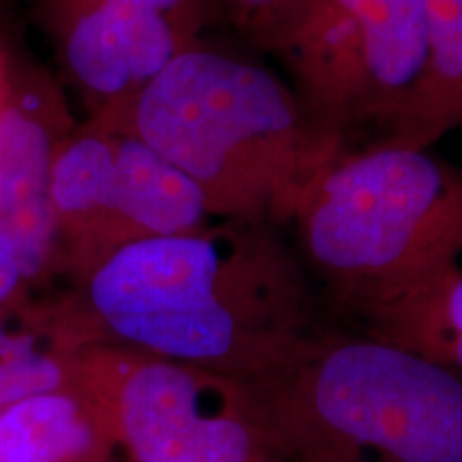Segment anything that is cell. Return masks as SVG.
Segmentation results:
<instances>
[{"mask_svg":"<svg viewBox=\"0 0 462 462\" xmlns=\"http://www.w3.org/2000/svg\"><path fill=\"white\" fill-rule=\"evenodd\" d=\"M435 362L443 364V366L452 368V371L462 374V337L443 346V349L439 351Z\"/></svg>","mask_w":462,"mask_h":462,"instance_id":"obj_18","label":"cell"},{"mask_svg":"<svg viewBox=\"0 0 462 462\" xmlns=\"http://www.w3.org/2000/svg\"><path fill=\"white\" fill-rule=\"evenodd\" d=\"M123 3L170 17L195 32L201 31L206 20V0H123Z\"/></svg>","mask_w":462,"mask_h":462,"instance_id":"obj_15","label":"cell"},{"mask_svg":"<svg viewBox=\"0 0 462 462\" xmlns=\"http://www.w3.org/2000/svg\"><path fill=\"white\" fill-rule=\"evenodd\" d=\"M15 78V60L9 56L7 48L0 43V109L7 106L11 90H14Z\"/></svg>","mask_w":462,"mask_h":462,"instance_id":"obj_17","label":"cell"},{"mask_svg":"<svg viewBox=\"0 0 462 462\" xmlns=\"http://www.w3.org/2000/svg\"><path fill=\"white\" fill-rule=\"evenodd\" d=\"M114 131L120 246L208 225L212 215L198 184L140 137Z\"/></svg>","mask_w":462,"mask_h":462,"instance_id":"obj_11","label":"cell"},{"mask_svg":"<svg viewBox=\"0 0 462 462\" xmlns=\"http://www.w3.org/2000/svg\"><path fill=\"white\" fill-rule=\"evenodd\" d=\"M462 126V0H429L426 60L385 142L429 148Z\"/></svg>","mask_w":462,"mask_h":462,"instance_id":"obj_13","label":"cell"},{"mask_svg":"<svg viewBox=\"0 0 462 462\" xmlns=\"http://www.w3.org/2000/svg\"><path fill=\"white\" fill-rule=\"evenodd\" d=\"M293 223L317 276L366 313L462 257V167L394 142L343 152Z\"/></svg>","mask_w":462,"mask_h":462,"instance_id":"obj_4","label":"cell"},{"mask_svg":"<svg viewBox=\"0 0 462 462\" xmlns=\"http://www.w3.org/2000/svg\"><path fill=\"white\" fill-rule=\"evenodd\" d=\"M78 310L0 302V407L42 392L75 388L78 356L95 343Z\"/></svg>","mask_w":462,"mask_h":462,"instance_id":"obj_10","label":"cell"},{"mask_svg":"<svg viewBox=\"0 0 462 462\" xmlns=\"http://www.w3.org/2000/svg\"><path fill=\"white\" fill-rule=\"evenodd\" d=\"M429 0H315L274 54L323 129L390 126L426 60Z\"/></svg>","mask_w":462,"mask_h":462,"instance_id":"obj_6","label":"cell"},{"mask_svg":"<svg viewBox=\"0 0 462 462\" xmlns=\"http://www.w3.org/2000/svg\"><path fill=\"white\" fill-rule=\"evenodd\" d=\"M60 265L79 281L120 248L116 131L88 116L62 140L51 167Z\"/></svg>","mask_w":462,"mask_h":462,"instance_id":"obj_9","label":"cell"},{"mask_svg":"<svg viewBox=\"0 0 462 462\" xmlns=\"http://www.w3.org/2000/svg\"><path fill=\"white\" fill-rule=\"evenodd\" d=\"M39 11L90 116L129 101L199 34L123 0H39Z\"/></svg>","mask_w":462,"mask_h":462,"instance_id":"obj_8","label":"cell"},{"mask_svg":"<svg viewBox=\"0 0 462 462\" xmlns=\"http://www.w3.org/2000/svg\"><path fill=\"white\" fill-rule=\"evenodd\" d=\"M97 340L248 379L313 332V298L273 225L223 221L120 246L82 279Z\"/></svg>","mask_w":462,"mask_h":462,"instance_id":"obj_1","label":"cell"},{"mask_svg":"<svg viewBox=\"0 0 462 462\" xmlns=\"http://www.w3.org/2000/svg\"><path fill=\"white\" fill-rule=\"evenodd\" d=\"M242 381L281 462H462L460 374L374 334H310Z\"/></svg>","mask_w":462,"mask_h":462,"instance_id":"obj_3","label":"cell"},{"mask_svg":"<svg viewBox=\"0 0 462 462\" xmlns=\"http://www.w3.org/2000/svg\"><path fill=\"white\" fill-rule=\"evenodd\" d=\"M75 125L51 75L15 62L14 90L0 109V248L26 282L60 265L51 167Z\"/></svg>","mask_w":462,"mask_h":462,"instance_id":"obj_7","label":"cell"},{"mask_svg":"<svg viewBox=\"0 0 462 462\" xmlns=\"http://www.w3.org/2000/svg\"><path fill=\"white\" fill-rule=\"evenodd\" d=\"M109 449L112 441L78 388L0 407V462H106Z\"/></svg>","mask_w":462,"mask_h":462,"instance_id":"obj_12","label":"cell"},{"mask_svg":"<svg viewBox=\"0 0 462 462\" xmlns=\"http://www.w3.org/2000/svg\"><path fill=\"white\" fill-rule=\"evenodd\" d=\"M28 282L22 279L20 270L11 262L7 253L0 248V302H11V300L24 298V289Z\"/></svg>","mask_w":462,"mask_h":462,"instance_id":"obj_16","label":"cell"},{"mask_svg":"<svg viewBox=\"0 0 462 462\" xmlns=\"http://www.w3.org/2000/svg\"><path fill=\"white\" fill-rule=\"evenodd\" d=\"M75 388L133 462H281L231 374L95 340L79 351Z\"/></svg>","mask_w":462,"mask_h":462,"instance_id":"obj_5","label":"cell"},{"mask_svg":"<svg viewBox=\"0 0 462 462\" xmlns=\"http://www.w3.org/2000/svg\"><path fill=\"white\" fill-rule=\"evenodd\" d=\"M259 48L276 51L315 0H206Z\"/></svg>","mask_w":462,"mask_h":462,"instance_id":"obj_14","label":"cell"},{"mask_svg":"<svg viewBox=\"0 0 462 462\" xmlns=\"http://www.w3.org/2000/svg\"><path fill=\"white\" fill-rule=\"evenodd\" d=\"M92 116L171 161L223 221H293L317 178L345 152V142L317 125L273 71L199 42L123 106Z\"/></svg>","mask_w":462,"mask_h":462,"instance_id":"obj_2","label":"cell"}]
</instances>
